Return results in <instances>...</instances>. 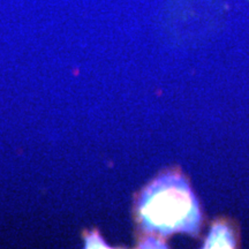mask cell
Here are the masks:
<instances>
[{
	"label": "cell",
	"mask_w": 249,
	"mask_h": 249,
	"mask_svg": "<svg viewBox=\"0 0 249 249\" xmlns=\"http://www.w3.org/2000/svg\"><path fill=\"white\" fill-rule=\"evenodd\" d=\"M142 198L140 213L149 230L170 234L197 229L198 207L185 180L165 177L152 183Z\"/></svg>",
	"instance_id": "cell-1"
},
{
	"label": "cell",
	"mask_w": 249,
	"mask_h": 249,
	"mask_svg": "<svg viewBox=\"0 0 249 249\" xmlns=\"http://www.w3.org/2000/svg\"><path fill=\"white\" fill-rule=\"evenodd\" d=\"M87 247H92V248H99V247H103V248H107V246H104V242L102 241V239H99L97 235H92L90 236L89 241L87 242Z\"/></svg>",
	"instance_id": "cell-3"
},
{
	"label": "cell",
	"mask_w": 249,
	"mask_h": 249,
	"mask_svg": "<svg viewBox=\"0 0 249 249\" xmlns=\"http://www.w3.org/2000/svg\"><path fill=\"white\" fill-rule=\"evenodd\" d=\"M234 245L235 241L229 227L223 224H216L211 229L204 248H233Z\"/></svg>",
	"instance_id": "cell-2"
}]
</instances>
